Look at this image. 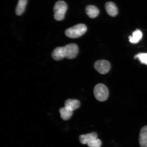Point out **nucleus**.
<instances>
[{"label": "nucleus", "mask_w": 147, "mask_h": 147, "mask_svg": "<svg viewBox=\"0 0 147 147\" xmlns=\"http://www.w3.org/2000/svg\"><path fill=\"white\" fill-rule=\"evenodd\" d=\"M87 31V26L84 24H80L67 29L65 33L68 37L74 38L80 37Z\"/></svg>", "instance_id": "nucleus-1"}, {"label": "nucleus", "mask_w": 147, "mask_h": 147, "mask_svg": "<svg viewBox=\"0 0 147 147\" xmlns=\"http://www.w3.org/2000/svg\"><path fill=\"white\" fill-rule=\"evenodd\" d=\"M67 9V5L65 1H58L57 2L54 8L55 19L58 21L63 20Z\"/></svg>", "instance_id": "nucleus-2"}, {"label": "nucleus", "mask_w": 147, "mask_h": 147, "mask_svg": "<svg viewBox=\"0 0 147 147\" xmlns=\"http://www.w3.org/2000/svg\"><path fill=\"white\" fill-rule=\"evenodd\" d=\"M94 96L97 100L103 102L109 96V91L107 87L102 84H98L95 86L94 90Z\"/></svg>", "instance_id": "nucleus-3"}, {"label": "nucleus", "mask_w": 147, "mask_h": 147, "mask_svg": "<svg viewBox=\"0 0 147 147\" xmlns=\"http://www.w3.org/2000/svg\"><path fill=\"white\" fill-rule=\"evenodd\" d=\"M63 47L65 57L68 59H73L75 58L78 54L79 48L76 44H69Z\"/></svg>", "instance_id": "nucleus-4"}, {"label": "nucleus", "mask_w": 147, "mask_h": 147, "mask_svg": "<svg viewBox=\"0 0 147 147\" xmlns=\"http://www.w3.org/2000/svg\"><path fill=\"white\" fill-rule=\"evenodd\" d=\"M95 69L101 74H104L109 72L111 65L109 62L105 60L97 61L94 64Z\"/></svg>", "instance_id": "nucleus-5"}, {"label": "nucleus", "mask_w": 147, "mask_h": 147, "mask_svg": "<svg viewBox=\"0 0 147 147\" xmlns=\"http://www.w3.org/2000/svg\"><path fill=\"white\" fill-rule=\"evenodd\" d=\"M139 143L141 147H147V125L141 129L139 137Z\"/></svg>", "instance_id": "nucleus-6"}, {"label": "nucleus", "mask_w": 147, "mask_h": 147, "mask_svg": "<svg viewBox=\"0 0 147 147\" xmlns=\"http://www.w3.org/2000/svg\"><path fill=\"white\" fill-rule=\"evenodd\" d=\"M80 106V101L75 99H68L65 102V107L73 111L78 109Z\"/></svg>", "instance_id": "nucleus-7"}, {"label": "nucleus", "mask_w": 147, "mask_h": 147, "mask_svg": "<svg viewBox=\"0 0 147 147\" xmlns=\"http://www.w3.org/2000/svg\"><path fill=\"white\" fill-rule=\"evenodd\" d=\"M105 8L108 14L110 16L114 17L118 13V9L114 3L108 2L105 5Z\"/></svg>", "instance_id": "nucleus-8"}, {"label": "nucleus", "mask_w": 147, "mask_h": 147, "mask_svg": "<svg viewBox=\"0 0 147 147\" xmlns=\"http://www.w3.org/2000/svg\"><path fill=\"white\" fill-rule=\"evenodd\" d=\"M52 57L56 61H59L65 58L63 47H58L53 51Z\"/></svg>", "instance_id": "nucleus-9"}, {"label": "nucleus", "mask_w": 147, "mask_h": 147, "mask_svg": "<svg viewBox=\"0 0 147 147\" xmlns=\"http://www.w3.org/2000/svg\"><path fill=\"white\" fill-rule=\"evenodd\" d=\"M86 12L89 17L94 18L98 15L100 11L96 7L93 5H89L86 7Z\"/></svg>", "instance_id": "nucleus-10"}, {"label": "nucleus", "mask_w": 147, "mask_h": 147, "mask_svg": "<svg viewBox=\"0 0 147 147\" xmlns=\"http://www.w3.org/2000/svg\"><path fill=\"white\" fill-rule=\"evenodd\" d=\"M97 134L95 133L82 135L80 137V140L81 143L83 144H87L90 141L92 140L97 138Z\"/></svg>", "instance_id": "nucleus-11"}, {"label": "nucleus", "mask_w": 147, "mask_h": 147, "mask_svg": "<svg viewBox=\"0 0 147 147\" xmlns=\"http://www.w3.org/2000/svg\"><path fill=\"white\" fill-rule=\"evenodd\" d=\"M142 33L140 30H136L133 32L132 36H129V41L132 43L136 44L142 39Z\"/></svg>", "instance_id": "nucleus-12"}, {"label": "nucleus", "mask_w": 147, "mask_h": 147, "mask_svg": "<svg viewBox=\"0 0 147 147\" xmlns=\"http://www.w3.org/2000/svg\"><path fill=\"white\" fill-rule=\"evenodd\" d=\"M27 3V0H19L16 8V13L20 16L24 12L26 7Z\"/></svg>", "instance_id": "nucleus-13"}, {"label": "nucleus", "mask_w": 147, "mask_h": 147, "mask_svg": "<svg viewBox=\"0 0 147 147\" xmlns=\"http://www.w3.org/2000/svg\"><path fill=\"white\" fill-rule=\"evenodd\" d=\"M61 117L64 120H69L73 115V111L64 107L59 109Z\"/></svg>", "instance_id": "nucleus-14"}, {"label": "nucleus", "mask_w": 147, "mask_h": 147, "mask_svg": "<svg viewBox=\"0 0 147 147\" xmlns=\"http://www.w3.org/2000/svg\"><path fill=\"white\" fill-rule=\"evenodd\" d=\"M138 58L141 63L147 65V53H139L136 55L135 59Z\"/></svg>", "instance_id": "nucleus-15"}, {"label": "nucleus", "mask_w": 147, "mask_h": 147, "mask_svg": "<svg viewBox=\"0 0 147 147\" xmlns=\"http://www.w3.org/2000/svg\"><path fill=\"white\" fill-rule=\"evenodd\" d=\"M87 144L89 147H100L102 142L100 140L97 138L90 141Z\"/></svg>", "instance_id": "nucleus-16"}]
</instances>
